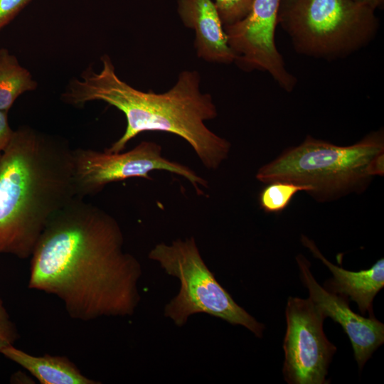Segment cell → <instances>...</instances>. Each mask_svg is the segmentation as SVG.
<instances>
[{
    "label": "cell",
    "instance_id": "1",
    "mask_svg": "<svg viewBox=\"0 0 384 384\" xmlns=\"http://www.w3.org/2000/svg\"><path fill=\"white\" fill-rule=\"evenodd\" d=\"M117 221L76 198L48 223L31 255L28 287L57 297L70 318L131 316L140 301L139 261Z\"/></svg>",
    "mask_w": 384,
    "mask_h": 384
},
{
    "label": "cell",
    "instance_id": "2",
    "mask_svg": "<svg viewBox=\"0 0 384 384\" xmlns=\"http://www.w3.org/2000/svg\"><path fill=\"white\" fill-rule=\"evenodd\" d=\"M101 60L100 73L85 70L80 79L71 80L61 98L77 107L90 101H103L124 114L125 131L107 151H122L138 134L158 131L183 138L208 169L216 170L228 158L230 143L205 124L215 119L218 111L212 96L201 92L198 71H182L170 90L156 93L139 90L121 80L107 55H102Z\"/></svg>",
    "mask_w": 384,
    "mask_h": 384
},
{
    "label": "cell",
    "instance_id": "3",
    "mask_svg": "<svg viewBox=\"0 0 384 384\" xmlns=\"http://www.w3.org/2000/svg\"><path fill=\"white\" fill-rule=\"evenodd\" d=\"M73 151L23 126L0 160V254L31 257L50 220L77 198Z\"/></svg>",
    "mask_w": 384,
    "mask_h": 384
},
{
    "label": "cell",
    "instance_id": "4",
    "mask_svg": "<svg viewBox=\"0 0 384 384\" xmlns=\"http://www.w3.org/2000/svg\"><path fill=\"white\" fill-rule=\"evenodd\" d=\"M384 153L383 129L349 146H338L309 135L263 165L256 178L264 183L284 181L313 187L311 193L325 201L363 191L373 176L374 159Z\"/></svg>",
    "mask_w": 384,
    "mask_h": 384
},
{
    "label": "cell",
    "instance_id": "5",
    "mask_svg": "<svg viewBox=\"0 0 384 384\" xmlns=\"http://www.w3.org/2000/svg\"><path fill=\"white\" fill-rule=\"evenodd\" d=\"M278 25L298 53L327 60L346 58L375 38V11L352 0H281Z\"/></svg>",
    "mask_w": 384,
    "mask_h": 384
},
{
    "label": "cell",
    "instance_id": "6",
    "mask_svg": "<svg viewBox=\"0 0 384 384\" xmlns=\"http://www.w3.org/2000/svg\"><path fill=\"white\" fill-rule=\"evenodd\" d=\"M169 275L180 282L178 293L164 309L166 317L183 326L196 314H207L233 325H241L262 337L264 325L240 306L218 283L201 257L193 237L161 242L149 252Z\"/></svg>",
    "mask_w": 384,
    "mask_h": 384
},
{
    "label": "cell",
    "instance_id": "7",
    "mask_svg": "<svg viewBox=\"0 0 384 384\" xmlns=\"http://www.w3.org/2000/svg\"><path fill=\"white\" fill-rule=\"evenodd\" d=\"M159 144L143 141L126 152L103 151L89 149L73 151L74 183L77 198L99 193L107 184L129 178L152 180L149 172L166 171L186 178L196 193L208 188V181L193 169L161 154Z\"/></svg>",
    "mask_w": 384,
    "mask_h": 384
},
{
    "label": "cell",
    "instance_id": "8",
    "mask_svg": "<svg viewBox=\"0 0 384 384\" xmlns=\"http://www.w3.org/2000/svg\"><path fill=\"white\" fill-rule=\"evenodd\" d=\"M283 348V375L289 384H326L328 368L336 348L327 339L326 317L312 301L289 297Z\"/></svg>",
    "mask_w": 384,
    "mask_h": 384
},
{
    "label": "cell",
    "instance_id": "9",
    "mask_svg": "<svg viewBox=\"0 0 384 384\" xmlns=\"http://www.w3.org/2000/svg\"><path fill=\"white\" fill-rule=\"evenodd\" d=\"M280 3L281 0H255L245 18L224 26V30L237 66L246 72H265L282 90L291 92L297 79L287 70L275 43Z\"/></svg>",
    "mask_w": 384,
    "mask_h": 384
},
{
    "label": "cell",
    "instance_id": "10",
    "mask_svg": "<svg viewBox=\"0 0 384 384\" xmlns=\"http://www.w3.org/2000/svg\"><path fill=\"white\" fill-rule=\"evenodd\" d=\"M296 260L300 279L307 288L309 299L326 318L339 324L351 341L360 370L373 353L384 342V324L374 316L365 318L349 307V299L322 287L310 271V263L302 255Z\"/></svg>",
    "mask_w": 384,
    "mask_h": 384
},
{
    "label": "cell",
    "instance_id": "11",
    "mask_svg": "<svg viewBox=\"0 0 384 384\" xmlns=\"http://www.w3.org/2000/svg\"><path fill=\"white\" fill-rule=\"evenodd\" d=\"M177 13L183 24L195 32L198 58L213 63L235 62L236 55L212 0H177Z\"/></svg>",
    "mask_w": 384,
    "mask_h": 384
},
{
    "label": "cell",
    "instance_id": "12",
    "mask_svg": "<svg viewBox=\"0 0 384 384\" xmlns=\"http://www.w3.org/2000/svg\"><path fill=\"white\" fill-rule=\"evenodd\" d=\"M301 242L312 255L321 260L332 272L333 277L326 283V289L355 302L361 314H373V301L384 286V260L381 258L368 270L352 272L330 262L313 240L302 235Z\"/></svg>",
    "mask_w": 384,
    "mask_h": 384
},
{
    "label": "cell",
    "instance_id": "13",
    "mask_svg": "<svg viewBox=\"0 0 384 384\" xmlns=\"http://www.w3.org/2000/svg\"><path fill=\"white\" fill-rule=\"evenodd\" d=\"M8 359L28 370L41 384H97L83 375L65 356L45 354L36 356L14 346L1 352Z\"/></svg>",
    "mask_w": 384,
    "mask_h": 384
},
{
    "label": "cell",
    "instance_id": "14",
    "mask_svg": "<svg viewBox=\"0 0 384 384\" xmlns=\"http://www.w3.org/2000/svg\"><path fill=\"white\" fill-rule=\"evenodd\" d=\"M31 73L21 66L14 55L0 49V110L9 112L23 93L36 89Z\"/></svg>",
    "mask_w": 384,
    "mask_h": 384
},
{
    "label": "cell",
    "instance_id": "15",
    "mask_svg": "<svg viewBox=\"0 0 384 384\" xmlns=\"http://www.w3.org/2000/svg\"><path fill=\"white\" fill-rule=\"evenodd\" d=\"M267 184L259 196L260 205L267 213H278L283 210L294 196L299 191H303L311 194L314 191L311 186L284 181H273Z\"/></svg>",
    "mask_w": 384,
    "mask_h": 384
},
{
    "label": "cell",
    "instance_id": "16",
    "mask_svg": "<svg viewBox=\"0 0 384 384\" xmlns=\"http://www.w3.org/2000/svg\"><path fill=\"white\" fill-rule=\"evenodd\" d=\"M223 26L234 24L250 13L255 0H212Z\"/></svg>",
    "mask_w": 384,
    "mask_h": 384
},
{
    "label": "cell",
    "instance_id": "17",
    "mask_svg": "<svg viewBox=\"0 0 384 384\" xmlns=\"http://www.w3.org/2000/svg\"><path fill=\"white\" fill-rule=\"evenodd\" d=\"M18 337L16 326L0 297V353L3 349L14 346Z\"/></svg>",
    "mask_w": 384,
    "mask_h": 384
},
{
    "label": "cell",
    "instance_id": "18",
    "mask_svg": "<svg viewBox=\"0 0 384 384\" xmlns=\"http://www.w3.org/2000/svg\"><path fill=\"white\" fill-rule=\"evenodd\" d=\"M34 0H0V30Z\"/></svg>",
    "mask_w": 384,
    "mask_h": 384
},
{
    "label": "cell",
    "instance_id": "19",
    "mask_svg": "<svg viewBox=\"0 0 384 384\" xmlns=\"http://www.w3.org/2000/svg\"><path fill=\"white\" fill-rule=\"evenodd\" d=\"M13 133L8 121V112L0 110V151L6 149Z\"/></svg>",
    "mask_w": 384,
    "mask_h": 384
},
{
    "label": "cell",
    "instance_id": "20",
    "mask_svg": "<svg viewBox=\"0 0 384 384\" xmlns=\"http://www.w3.org/2000/svg\"><path fill=\"white\" fill-rule=\"evenodd\" d=\"M353 1L364 5L375 11L381 9L384 4V0H352Z\"/></svg>",
    "mask_w": 384,
    "mask_h": 384
},
{
    "label": "cell",
    "instance_id": "21",
    "mask_svg": "<svg viewBox=\"0 0 384 384\" xmlns=\"http://www.w3.org/2000/svg\"><path fill=\"white\" fill-rule=\"evenodd\" d=\"M1 154H2V151H0V160H1Z\"/></svg>",
    "mask_w": 384,
    "mask_h": 384
}]
</instances>
